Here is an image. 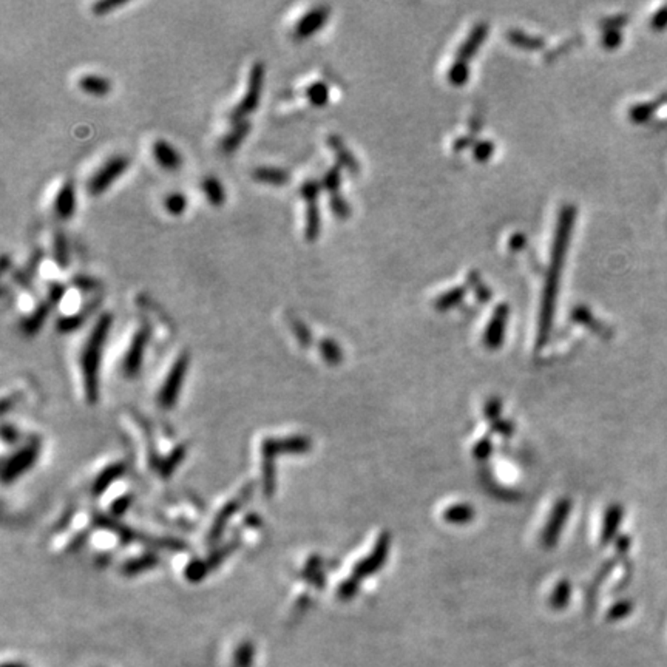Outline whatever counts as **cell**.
<instances>
[{"label": "cell", "mask_w": 667, "mask_h": 667, "mask_svg": "<svg viewBox=\"0 0 667 667\" xmlns=\"http://www.w3.org/2000/svg\"><path fill=\"white\" fill-rule=\"evenodd\" d=\"M64 295H65V286L59 283V282H51L50 286H48V303L53 306V304H58L62 299H64Z\"/></svg>", "instance_id": "21"}, {"label": "cell", "mask_w": 667, "mask_h": 667, "mask_svg": "<svg viewBox=\"0 0 667 667\" xmlns=\"http://www.w3.org/2000/svg\"><path fill=\"white\" fill-rule=\"evenodd\" d=\"M255 647L250 641H245L233 653L232 667H254Z\"/></svg>", "instance_id": "13"}, {"label": "cell", "mask_w": 667, "mask_h": 667, "mask_svg": "<svg viewBox=\"0 0 667 667\" xmlns=\"http://www.w3.org/2000/svg\"><path fill=\"white\" fill-rule=\"evenodd\" d=\"M306 96H308V101L312 105L321 107L328 102L329 90L324 82H314L312 85L308 87V90H306Z\"/></svg>", "instance_id": "16"}, {"label": "cell", "mask_w": 667, "mask_h": 667, "mask_svg": "<svg viewBox=\"0 0 667 667\" xmlns=\"http://www.w3.org/2000/svg\"><path fill=\"white\" fill-rule=\"evenodd\" d=\"M329 146L332 147L334 151L337 153L338 159H340L341 162H343V164H346L348 167H353V166H354L353 156H351V153H349L343 146H341V142H340V139H338L337 137H331V138H329Z\"/></svg>", "instance_id": "17"}, {"label": "cell", "mask_w": 667, "mask_h": 667, "mask_svg": "<svg viewBox=\"0 0 667 667\" xmlns=\"http://www.w3.org/2000/svg\"><path fill=\"white\" fill-rule=\"evenodd\" d=\"M249 132H250V122L247 119L233 124L232 129L226 134H224V138L220 142L221 151L228 153V155H230V153H233V151H237L238 147L247 138Z\"/></svg>", "instance_id": "6"}, {"label": "cell", "mask_w": 667, "mask_h": 667, "mask_svg": "<svg viewBox=\"0 0 667 667\" xmlns=\"http://www.w3.org/2000/svg\"><path fill=\"white\" fill-rule=\"evenodd\" d=\"M471 515H473L471 508H468V507H465V506H459L457 508H452V510H449V511L447 513V518H448V521L457 522V524H462V522L470 521V519H471Z\"/></svg>", "instance_id": "20"}, {"label": "cell", "mask_w": 667, "mask_h": 667, "mask_svg": "<svg viewBox=\"0 0 667 667\" xmlns=\"http://www.w3.org/2000/svg\"><path fill=\"white\" fill-rule=\"evenodd\" d=\"M50 308H51V304L48 302L41 303L38 308H36V311L30 315V317H26L23 320V331L28 332V334H33V332L38 331L42 326V323L45 321V319H47Z\"/></svg>", "instance_id": "14"}, {"label": "cell", "mask_w": 667, "mask_h": 667, "mask_svg": "<svg viewBox=\"0 0 667 667\" xmlns=\"http://www.w3.org/2000/svg\"><path fill=\"white\" fill-rule=\"evenodd\" d=\"M320 192V184L314 179H309V181H304L303 186L300 187V193L303 196V200L306 203L309 201H317V195Z\"/></svg>", "instance_id": "19"}, {"label": "cell", "mask_w": 667, "mask_h": 667, "mask_svg": "<svg viewBox=\"0 0 667 667\" xmlns=\"http://www.w3.org/2000/svg\"><path fill=\"white\" fill-rule=\"evenodd\" d=\"M73 284L76 287H79V289H82V291H93L96 289V287L99 286V282L96 280V278L93 277H90V275H84V274H79L73 278Z\"/></svg>", "instance_id": "23"}, {"label": "cell", "mask_w": 667, "mask_h": 667, "mask_svg": "<svg viewBox=\"0 0 667 667\" xmlns=\"http://www.w3.org/2000/svg\"><path fill=\"white\" fill-rule=\"evenodd\" d=\"M153 158L159 167L169 170V172H175L183 166L181 153L166 139H158L153 144Z\"/></svg>", "instance_id": "4"}, {"label": "cell", "mask_w": 667, "mask_h": 667, "mask_svg": "<svg viewBox=\"0 0 667 667\" xmlns=\"http://www.w3.org/2000/svg\"><path fill=\"white\" fill-rule=\"evenodd\" d=\"M338 184H340V174H338V169H331L329 172L324 175V179H323V186L328 188L329 192H337V188H338Z\"/></svg>", "instance_id": "25"}, {"label": "cell", "mask_w": 667, "mask_h": 667, "mask_svg": "<svg viewBox=\"0 0 667 667\" xmlns=\"http://www.w3.org/2000/svg\"><path fill=\"white\" fill-rule=\"evenodd\" d=\"M306 223H304V237L308 241H315L319 238L320 228H321V218L317 203L309 201L306 203Z\"/></svg>", "instance_id": "11"}, {"label": "cell", "mask_w": 667, "mask_h": 667, "mask_svg": "<svg viewBox=\"0 0 667 667\" xmlns=\"http://www.w3.org/2000/svg\"><path fill=\"white\" fill-rule=\"evenodd\" d=\"M54 212L58 218L70 220L76 212V188L71 181H65L60 186L59 192L54 200Z\"/></svg>", "instance_id": "5"}, {"label": "cell", "mask_w": 667, "mask_h": 667, "mask_svg": "<svg viewBox=\"0 0 667 667\" xmlns=\"http://www.w3.org/2000/svg\"><path fill=\"white\" fill-rule=\"evenodd\" d=\"M328 17H329L328 6L320 5V6L312 8V10H309L299 22H297L295 30H294L295 39L303 41V39L311 38L312 34H315L320 28H323V25L326 23Z\"/></svg>", "instance_id": "3"}, {"label": "cell", "mask_w": 667, "mask_h": 667, "mask_svg": "<svg viewBox=\"0 0 667 667\" xmlns=\"http://www.w3.org/2000/svg\"><path fill=\"white\" fill-rule=\"evenodd\" d=\"M265 75H266V68L263 62H255L249 71L246 93L241 97V101L235 105V108L230 112V121L233 124H237L240 121H246L247 116L254 113L258 108L260 101H261V93H263Z\"/></svg>", "instance_id": "1"}, {"label": "cell", "mask_w": 667, "mask_h": 667, "mask_svg": "<svg viewBox=\"0 0 667 667\" xmlns=\"http://www.w3.org/2000/svg\"><path fill=\"white\" fill-rule=\"evenodd\" d=\"M78 85H79L80 90H82L84 93L92 95V96H97V97L107 96L112 90L110 80H108L104 76H99V75H84L82 78L78 80Z\"/></svg>", "instance_id": "9"}, {"label": "cell", "mask_w": 667, "mask_h": 667, "mask_svg": "<svg viewBox=\"0 0 667 667\" xmlns=\"http://www.w3.org/2000/svg\"><path fill=\"white\" fill-rule=\"evenodd\" d=\"M570 599V587H567L565 584H562L560 589L556 590L552 598V606L555 609H564L565 604Z\"/></svg>", "instance_id": "22"}, {"label": "cell", "mask_w": 667, "mask_h": 667, "mask_svg": "<svg viewBox=\"0 0 667 667\" xmlns=\"http://www.w3.org/2000/svg\"><path fill=\"white\" fill-rule=\"evenodd\" d=\"M53 255L54 261L60 269H65L70 265V247L68 240L64 230H56L53 237Z\"/></svg>", "instance_id": "12"}, {"label": "cell", "mask_w": 667, "mask_h": 667, "mask_svg": "<svg viewBox=\"0 0 667 667\" xmlns=\"http://www.w3.org/2000/svg\"><path fill=\"white\" fill-rule=\"evenodd\" d=\"M252 178H254L257 183L282 187V186H286L287 183H289L291 175H289V172H287V170L280 169V167L261 166V167L254 169V172H252Z\"/></svg>", "instance_id": "7"}, {"label": "cell", "mask_w": 667, "mask_h": 667, "mask_svg": "<svg viewBox=\"0 0 667 667\" xmlns=\"http://www.w3.org/2000/svg\"><path fill=\"white\" fill-rule=\"evenodd\" d=\"M188 206L187 196L181 192H172L166 196L164 207L169 215L172 216H181Z\"/></svg>", "instance_id": "15"}, {"label": "cell", "mask_w": 667, "mask_h": 667, "mask_svg": "<svg viewBox=\"0 0 667 667\" xmlns=\"http://www.w3.org/2000/svg\"><path fill=\"white\" fill-rule=\"evenodd\" d=\"M203 192L207 198L209 204L213 207H221L224 203H226V191H224V186L216 176H206L203 179Z\"/></svg>", "instance_id": "10"}, {"label": "cell", "mask_w": 667, "mask_h": 667, "mask_svg": "<svg viewBox=\"0 0 667 667\" xmlns=\"http://www.w3.org/2000/svg\"><path fill=\"white\" fill-rule=\"evenodd\" d=\"M130 161L127 156L116 155L104 162V166L97 170V172L90 178L88 181V192L97 196L102 195L105 191L112 187V184L125 174L129 169Z\"/></svg>", "instance_id": "2"}, {"label": "cell", "mask_w": 667, "mask_h": 667, "mask_svg": "<svg viewBox=\"0 0 667 667\" xmlns=\"http://www.w3.org/2000/svg\"><path fill=\"white\" fill-rule=\"evenodd\" d=\"M331 207H332V212L336 213L337 216H340V218H345V216L349 215L348 203L343 200V198H340L338 195H332Z\"/></svg>", "instance_id": "24"}, {"label": "cell", "mask_w": 667, "mask_h": 667, "mask_svg": "<svg viewBox=\"0 0 667 667\" xmlns=\"http://www.w3.org/2000/svg\"><path fill=\"white\" fill-rule=\"evenodd\" d=\"M2 667H26V666L22 663H5Z\"/></svg>", "instance_id": "27"}, {"label": "cell", "mask_w": 667, "mask_h": 667, "mask_svg": "<svg viewBox=\"0 0 667 667\" xmlns=\"http://www.w3.org/2000/svg\"><path fill=\"white\" fill-rule=\"evenodd\" d=\"M124 5L125 2H122V0H104V2H96L92 6V11L95 16H105L108 13H112L113 10H116V8L124 6Z\"/></svg>", "instance_id": "18"}, {"label": "cell", "mask_w": 667, "mask_h": 667, "mask_svg": "<svg viewBox=\"0 0 667 667\" xmlns=\"http://www.w3.org/2000/svg\"><path fill=\"white\" fill-rule=\"evenodd\" d=\"M8 267H10V257L6 254L2 257V272H6Z\"/></svg>", "instance_id": "26"}, {"label": "cell", "mask_w": 667, "mask_h": 667, "mask_svg": "<svg viewBox=\"0 0 667 667\" xmlns=\"http://www.w3.org/2000/svg\"><path fill=\"white\" fill-rule=\"evenodd\" d=\"M42 260H43V250L42 249H36L31 254V257L28 258V261L25 263V266L17 270V272L14 274L16 283L19 286H22V287H25V289H30L31 283H33V278H34L36 272H38Z\"/></svg>", "instance_id": "8"}]
</instances>
